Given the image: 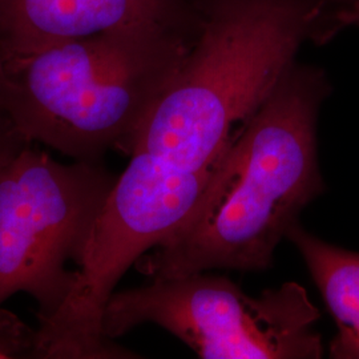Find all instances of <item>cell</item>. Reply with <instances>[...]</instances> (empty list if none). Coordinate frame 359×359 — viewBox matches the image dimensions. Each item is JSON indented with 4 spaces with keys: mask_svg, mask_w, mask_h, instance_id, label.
Masks as SVG:
<instances>
[{
    "mask_svg": "<svg viewBox=\"0 0 359 359\" xmlns=\"http://www.w3.org/2000/svg\"><path fill=\"white\" fill-rule=\"evenodd\" d=\"M332 86L294 63L218 160L197 209L142 259L152 280L212 269L264 271L302 210L325 191L317 123Z\"/></svg>",
    "mask_w": 359,
    "mask_h": 359,
    "instance_id": "6da1fadb",
    "label": "cell"
},
{
    "mask_svg": "<svg viewBox=\"0 0 359 359\" xmlns=\"http://www.w3.org/2000/svg\"><path fill=\"white\" fill-rule=\"evenodd\" d=\"M197 27L177 72L123 152L188 170L215 165L306 43L359 27V0H196Z\"/></svg>",
    "mask_w": 359,
    "mask_h": 359,
    "instance_id": "7a4b0ae2",
    "label": "cell"
},
{
    "mask_svg": "<svg viewBox=\"0 0 359 359\" xmlns=\"http://www.w3.org/2000/svg\"><path fill=\"white\" fill-rule=\"evenodd\" d=\"M192 27L127 28L72 39L3 63L4 109L31 142L102 161L140 126L192 46Z\"/></svg>",
    "mask_w": 359,
    "mask_h": 359,
    "instance_id": "3957f363",
    "label": "cell"
},
{
    "mask_svg": "<svg viewBox=\"0 0 359 359\" xmlns=\"http://www.w3.org/2000/svg\"><path fill=\"white\" fill-rule=\"evenodd\" d=\"M117 176L57 313L35 330L32 358H133L105 338L104 309L127 270L164 244L200 205L216 165L188 170L148 151H133Z\"/></svg>",
    "mask_w": 359,
    "mask_h": 359,
    "instance_id": "277c9868",
    "label": "cell"
},
{
    "mask_svg": "<svg viewBox=\"0 0 359 359\" xmlns=\"http://www.w3.org/2000/svg\"><path fill=\"white\" fill-rule=\"evenodd\" d=\"M318 320L320 310L299 283L250 295L228 277L200 271L115 292L102 327L114 341L154 323L203 359H318Z\"/></svg>",
    "mask_w": 359,
    "mask_h": 359,
    "instance_id": "5b68a950",
    "label": "cell"
},
{
    "mask_svg": "<svg viewBox=\"0 0 359 359\" xmlns=\"http://www.w3.org/2000/svg\"><path fill=\"white\" fill-rule=\"evenodd\" d=\"M117 176L102 161L60 163L29 144L0 172V308L27 293L52 318L75 283L92 226Z\"/></svg>",
    "mask_w": 359,
    "mask_h": 359,
    "instance_id": "8992f818",
    "label": "cell"
},
{
    "mask_svg": "<svg viewBox=\"0 0 359 359\" xmlns=\"http://www.w3.org/2000/svg\"><path fill=\"white\" fill-rule=\"evenodd\" d=\"M196 22V0H0V62L65 40Z\"/></svg>",
    "mask_w": 359,
    "mask_h": 359,
    "instance_id": "52a82bcc",
    "label": "cell"
},
{
    "mask_svg": "<svg viewBox=\"0 0 359 359\" xmlns=\"http://www.w3.org/2000/svg\"><path fill=\"white\" fill-rule=\"evenodd\" d=\"M286 240L304 258L337 323L338 333L332 341L330 355L359 359V253L323 241L299 221L289 229Z\"/></svg>",
    "mask_w": 359,
    "mask_h": 359,
    "instance_id": "ba28073f",
    "label": "cell"
},
{
    "mask_svg": "<svg viewBox=\"0 0 359 359\" xmlns=\"http://www.w3.org/2000/svg\"><path fill=\"white\" fill-rule=\"evenodd\" d=\"M29 144L34 142L27 140L11 116L0 105V172Z\"/></svg>",
    "mask_w": 359,
    "mask_h": 359,
    "instance_id": "9c48e42d",
    "label": "cell"
},
{
    "mask_svg": "<svg viewBox=\"0 0 359 359\" xmlns=\"http://www.w3.org/2000/svg\"><path fill=\"white\" fill-rule=\"evenodd\" d=\"M10 88V83H8V77L4 71V67L0 62V105L4 108V100L7 96V92Z\"/></svg>",
    "mask_w": 359,
    "mask_h": 359,
    "instance_id": "30bf717a",
    "label": "cell"
}]
</instances>
